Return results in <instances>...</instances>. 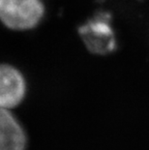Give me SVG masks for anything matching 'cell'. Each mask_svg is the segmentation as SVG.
I'll use <instances>...</instances> for the list:
<instances>
[{
  "instance_id": "obj_1",
  "label": "cell",
  "mask_w": 149,
  "mask_h": 150,
  "mask_svg": "<svg viewBox=\"0 0 149 150\" xmlns=\"http://www.w3.org/2000/svg\"><path fill=\"white\" fill-rule=\"evenodd\" d=\"M44 14L41 0H0V21L10 29H32L40 23Z\"/></svg>"
},
{
  "instance_id": "obj_2",
  "label": "cell",
  "mask_w": 149,
  "mask_h": 150,
  "mask_svg": "<svg viewBox=\"0 0 149 150\" xmlns=\"http://www.w3.org/2000/svg\"><path fill=\"white\" fill-rule=\"evenodd\" d=\"M85 46L91 52L107 54L115 49L116 41L110 25L109 15L101 13L78 28Z\"/></svg>"
},
{
  "instance_id": "obj_3",
  "label": "cell",
  "mask_w": 149,
  "mask_h": 150,
  "mask_svg": "<svg viewBox=\"0 0 149 150\" xmlns=\"http://www.w3.org/2000/svg\"><path fill=\"white\" fill-rule=\"evenodd\" d=\"M26 83L23 74L15 67L0 64V107L10 110L23 101Z\"/></svg>"
},
{
  "instance_id": "obj_4",
  "label": "cell",
  "mask_w": 149,
  "mask_h": 150,
  "mask_svg": "<svg viewBox=\"0 0 149 150\" xmlns=\"http://www.w3.org/2000/svg\"><path fill=\"white\" fill-rule=\"evenodd\" d=\"M26 135L8 108L0 107V150H25Z\"/></svg>"
}]
</instances>
